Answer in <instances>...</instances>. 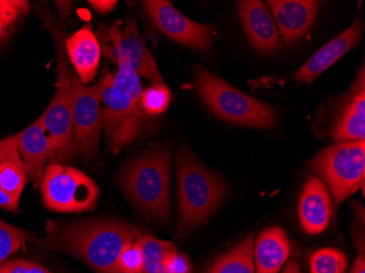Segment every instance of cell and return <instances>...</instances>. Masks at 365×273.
<instances>
[{"instance_id":"1","label":"cell","mask_w":365,"mask_h":273,"mask_svg":"<svg viewBox=\"0 0 365 273\" xmlns=\"http://www.w3.org/2000/svg\"><path fill=\"white\" fill-rule=\"evenodd\" d=\"M143 231L118 220L47 221L46 235L34 238L38 247L73 254L94 272L115 273L124 248L136 241Z\"/></svg>"},{"instance_id":"2","label":"cell","mask_w":365,"mask_h":273,"mask_svg":"<svg viewBox=\"0 0 365 273\" xmlns=\"http://www.w3.org/2000/svg\"><path fill=\"white\" fill-rule=\"evenodd\" d=\"M102 108V124L108 148L115 155L151 127L150 115L141 104L143 87L139 75L127 61L110 73L104 66L101 78L92 86Z\"/></svg>"},{"instance_id":"3","label":"cell","mask_w":365,"mask_h":273,"mask_svg":"<svg viewBox=\"0 0 365 273\" xmlns=\"http://www.w3.org/2000/svg\"><path fill=\"white\" fill-rule=\"evenodd\" d=\"M176 163L178 236H185L218 210L227 196V186L186 148H180Z\"/></svg>"},{"instance_id":"4","label":"cell","mask_w":365,"mask_h":273,"mask_svg":"<svg viewBox=\"0 0 365 273\" xmlns=\"http://www.w3.org/2000/svg\"><path fill=\"white\" fill-rule=\"evenodd\" d=\"M172 152L160 147L129 163L120 176V186L145 215L158 221L169 222L170 170Z\"/></svg>"},{"instance_id":"5","label":"cell","mask_w":365,"mask_h":273,"mask_svg":"<svg viewBox=\"0 0 365 273\" xmlns=\"http://www.w3.org/2000/svg\"><path fill=\"white\" fill-rule=\"evenodd\" d=\"M41 16L54 38L57 54V81L52 102L40 118L52 145V159L67 163L77 157L73 130V71L69 67L65 40L56 21L49 14L42 11Z\"/></svg>"},{"instance_id":"6","label":"cell","mask_w":365,"mask_h":273,"mask_svg":"<svg viewBox=\"0 0 365 273\" xmlns=\"http://www.w3.org/2000/svg\"><path fill=\"white\" fill-rule=\"evenodd\" d=\"M195 84L209 110L225 122L262 129L276 124V112L269 105L243 93L204 68L195 71Z\"/></svg>"},{"instance_id":"7","label":"cell","mask_w":365,"mask_h":273,"mask_svg":"<svg viewBox=\"0 0 365 273\" xmlns=\"http://www.w3.org/2000/svg\"><path fill=\"white\" fill-rule=\"evenodd\" d=\"M309 166L323 178L339 205L364 185L365 141L330 145L319 152Z\"/></svg>"},{"instance_id":"8","label":"cell","mask_w":365,"mask_h":273,"mask_svg":"<svg viewBox=\"0 0 365 273\" xmlns=\"http://www.w3.org/2000/svg\"><path fill=\"white\" fill-rule=\"evenodd\" d=\"M41 192L47 209L56 212L93 210L98 199V187L81 170L49 160L44 170Z\"/></svg>"},{"instance_id":"9","label":"cell","mask_w":365,"mask_h":273,"mask_svg":"<svg viewBox=\"0 0 365 273\" xmlns=\"http://www.w3.org/2000/svg\"><path fill=\"white\" fill-rule=\"evenodd\" d=\"M101 49L108 58L118 65L127 61L139 76L153 83H163L155 59L141 40L134 19L118 20L96 34Z\"/></svg>"},{"instance_id":"10","label":"cell","mask_w":365,"mask_h":273,"mask_svg":"<svg viewBox=\"0 0 365 273\" xmlns=\"http://www.w3.org/2000/svg\"><path fill=\"white\" fill-rule=\"evenodd\" d=\"M73 76V130L76 152L87 163L98 155L101 139L102 112L93 87H87L80 81L77 73Z\"/></svg>"},{"instance_id":"11","label":"cell","mask_w":365,"mask_h":273,"mask_svg":"<svg viewBox=\"0 0 365 273\" xmlns=\"http://www.w3.org/2000/svg\"><path fill=\"white\" fill-rule=\"evenodd\" d=\"M143 4L148 16L163 34L190 48L202 52L210 49L212 26L188 19L165 0H149Z\"/></svg>"},{"instance_id":"12","label":"cell","mask_w":365,"mask_h":273,"mask_svg":"<svg viewBox=\"0 0 365 273\" xmlns=\"http://www.w3.org/2000/svg\"><path fill=\"white\" fill-rule=\"evenodd\" d=\"M237 16L253 46L262 54L279 52L282 43L276 22L266 5L258 0H245L237 3Z\"/></svg>"},{"instance_id":"13","label":"cell","mask_w":365,"mask_h":273,"mask_svg":"<svg viewBox=\"0 0 365 273\" xmlns=\"http://www.w3.org/2000/svg\"><path fill=\"white\" fill-rule=\"evenodd\" d=\"M280 38L292 45L300 40L313 26L319 14V1L314 0H270Z\"/></svg>"},{"instance_id":"14","label":"cell","mask_w":365,"mask_h":273,"mask_svg":"<svg viewBox=\"0 0 365 273\" xmlns=\"http://www.w3.org/2000/svg\"><path fill=\"white\" fill-rule=\"evenodd\" d=\"M28 180L16 137L0 140V208L19 212L20 197Z\"/></svg>"},{"instance_id":"15","label":"cell","mask_w":365,"mask_h":273,"mask_svg":"<svg viewBox=\"0 0 365 273\" xmlns=\"http://www.w3.org/2000/svg\"><path fill=\"white\" fill-rule=\"evenodd\" d=\"M362 33L363 22L358 18L350 28L324 45L294 73L293 78L295 81L301 83L314 81L356 46L360 42Z\"/></svg>"},{"instance_id":"16","label":"cell","mask_w":365,"mask_h":273,"mask_svg":"<svg viewBox=\"0 0 365 273\" xmlns=\"http://www.w3.org/2000/svg\"><path fill=\"white\" fill-rule=\"evenodd\" d=\"M14 137L26 168V177L34 186H40L44 176L45 164L53 158L52 145L42 120L38 118Z\"/></svg>"},{"instance_id":"17","label":"cell","mask_w":365,"mask_h":273,"mask_svg":"<svg viewBox=\"0 0 365 273\" xmlns=\"http://www.w3.org/2000/svg\"><path fill=\"white\" fill-rule=\"evenodd\" d=\"M337 143L364 140L365 138V78L364 68L352 87L339 115L330 131Z\"/></svg>"},{"instance_id":"18","label":"cell","mask_w":365,"mask_h":273,"mask_svg":"<svg viewBox=\"0 0 365 273\" xmlns=\"http://www.w3.org/2000/svg\"><path fill=\"white\" fill-rule=\"evenodd\" d=\"M333 217V203L327 186L319 177L307 180L299 203V217L303 230L317 235L327 229Z\"/></svg>"},{"instance_id":"19","label":"cell","mask_w":365,"mask_h":273,"mask_svg":"<svg viewBox=\"0 0 365 273\" xmlns=\"http://www.w3.org/2000/svg\"><path fill=\"white\" fill-rule=\"evenodd\" d=\"M66 52L82 83L87 86L96 77L101 58V45L90 24L65 41Z\"/></svg>"},{"instance_id":"20","label":"cell","mask_w":365,"mask_h":273,"mask_svg":"<svg viewBox=\"0 0 365 273\" xmlns=\"http://www.w3.org/2000/svg\"><path fill=\"white\" fill-rule=\"evenodd\" d=\"M290 242L282 227H274L258 234L253 245L256 273H279L290 256Z\"/></svg>"},{"instance_id":"21","label":"cell","mask_w":365,"mask_h":273,"mask_svg":"<svg viewBox=\"0 0 365 273\" xmlns=\"http://www.w3.org/2000/svg\"><path fill=\"white\" fill-rule=\"evenodd\" d=\"M253 245L254 234H248L235 247L222 254L208 273H256Z\"/></svg>"},{"instance_id":"22","label":"cell","mask_w":365,"mask_h":273,"mask_svg":"<svg viewBox=\"0 0 365 273\" xmlns=\"http://www.w3.org/2000/svg\"><path fill=\"white\" fill-rule=\"evenodd\" d=\"M143 262L139 273H171L165 264L168 254L175 249L173 244L151 235L139 236Z\"/></svg>"},{"instance_id":"23","label":"cell","mask_w":365,"mask_h":273,"mask_svg":"<svg viewBox=\"0 0 365 273\" xmlns=\"http://www.w3.org/2000/svg\"><path fill=\"white\" fill-rule=\"evenodd\" d=\"M30 12V3L26 0H0V51L16 34Z\"/></svg>"},{"instance_id":"24","label":"cell","mask_w":365,"mask_h":273,"mask_svg":"<svg viewBox=\"0 0 365 273\" xmlns=\"http://www.w3.org/2000/svg\"><path fill=\"white\" fill-rule=\"evenodd\" d=\"M34 238L31 232L14 227L0 219V267L26 242L33 241Z\"/></svg>"},{"instance_id":"25","label":"cell","mask_w":365,"mask_h":273,"mask_svg":"<svg viewBox=\"0 0 365 273\" xmlns=\"http://www.w3.org/2000/svg\"><path fill=\"white\" fill-rule=\"evenodd\" d=\"M311 273H346V254L335 248H322L312 254Z\"/></svg>"},{"instance_id":"26","label":"cell","mask_w":365,"mask_h":273,"mask_svg":"<svg viewBox=\"0 0 365 273\" xmlns=\"http://www.w3.org/2000/svg\"><path fill=\"white\" fill-rule=\"evenodd\" d=\"M172 101V93L169 88L163 83H153L145 89L141 96L143 110L150 116H157L169 108Z\"/></svg>"},{"instance_id":"27","label":"cell","mask_w":365,"mask_h":273,"mask_svg":"<svg viewBox=\"0 0 365 273\" xmlns=\"http://www.w3.org/2000/svg\"><path fill=\"white\" fill-rule=\"evenodd\" d=\"M141 262H143V252H141L138 237L136 241L129 243L123 250L115 273H139Z\"/></svg>"},{"instance_id":"28","label":"cell","mask_w":365,"mask_h":273,"mask_svg":"<svg viewBox=\"0 0 365 273\" xmlns=\"http://www.w3.org/2000/svg\"><path fill=\"white\" fill-rule=\"evenodd\" d=\"M0 273H52L36 262L26 259H9L0 267Z\"/></svg>"},{"instance_id":"29","label":"cell","mask_w":365,"mask_h":273,"mask_svg":"<svg viewBox=\"0 0 365 273\" xmlns=\"http://www.w3.org/2000/svg\"><path fill=\"white\" fill-rule=\"evenodd\" d=\"M165 264L171 273H192L187 258L182 254H178L175 249L168 254Z\"/></svg>"},{"instance_id":"30","label":"cell","mask_w":365,"mask_h":273,"mask_svg":"<svg viewBox=\"0 0 365 273\" xmlns=\"http://www.w3.org/2000/svg\"><path fill=\"white\" fill-rule=\"evenodd\" d=\"M89 4L96 11L104 14L112 11L118 5V1H113V0H90Z\"/></svg>"},{"instance_id":"31","label":"cell","mask_w":365,"mask_h":273,"mask_svg":"<svg viewBox=\"0 0 365 273\" xmlns=\"http://www.w3.org/2000/svg\"><path fill=\"white\" fill-rule=\"evenodd\" d=\"M351 273H365V258L363 252L359 254L358 258H356Z\"/></svg>"},{"instance_id":"32","label":"cell","mask_w":365,"mask_h":273,"mask_svg":"<svg viewBox=\"0 0 365 273\" xmlns=\"http://www.w3.org/2000/svg\"><path fill=\"white\" fill-rule=\"evenodd\" d=\"M282 273H302V271H301L300 266L297 264L295 260H290L287 264L286 268L282 271Z\"/></svg>"}]
</instances>
